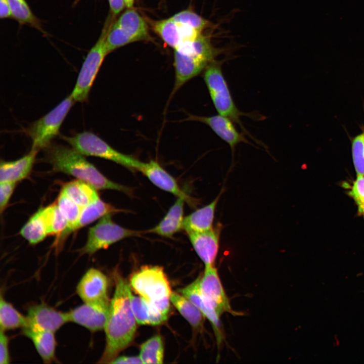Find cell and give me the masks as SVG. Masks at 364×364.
Returning <instances> with one entry per match:
<instances>
[{
  "label": "cell",
  "mask_w": 364,
  "mask_h": 364,
  "mask_svg": "<svg viewBox=\"0 0 364 364\" xmlns=\"http://www.w3.org/2000/svg\"><path fill=\"white\" fill-rule=\"evenodd\" d=\"M115 279V291L104 328L105 347L98 363H111L131 343L136 330L138 323L132 308L130 286L120 276L116 275Z\"/></svg>",
  "instance_id": "6da1fadb"
},
{
  "label": "cell",
  "mask_w": 364,
  "mask_h": 364,
  "mask_svg": "<svg viewBox=\"0 0 364 364\" xmlns=\"http://www.w3.org/2000/svg\"><path fill=\"white\" fill-rule=\"evenodd\" d=\"M44 150L46 158L55 171L72 175L97 190H115L132 195V189L109 179L72 147L52 143Z\"/></svg>",
  "instance_id": "7a4b0ae2"
},
{
  "label": "cell",
  "mask_w": 364,
  "mask_h": 364,
  "mask_svg": "<svg viewBox=\"0 0 364 364\" xmlns=\"http://www.w3.org/2000/svg\"><path fill=\"white\" fill-rule=\"evenodd\" d=\"M221 65L220 62L214 60L204 71V80L211 100L219 114L239 124L243 131L251 136L240 120L241 116L247 114L241 112L236 107L222 73Z\"/></svg>",
  "instance_id": "3957f363"
},
{
  "label": "cell",
  "mask_w": 364,
  "mask_h": 364,
  "mask_svg": "<svg viewBox=\"0 0 364 364\" xmlns=\"http://www.w3.org/2000/svg\"><path fill=\"white\" fill-rule=\"evenodd\" d=\"M61 138L84 156H94L115 162L130 170L138 171L141 161L122 153L90 131H83Z\"/></svg>",
  "instance_id": "277c9868"
},
{
  "label": "cell",
  "mask_w": 364,
  "mask_h": 364,
  "mask_svg": "<svg viewBox=\"0 0 364 364\" xmlns=\"http://www.w3.org/2000/svg\"><path fill=\"white\" fill-rule=\"evenodd\" d=\"M108 20L96 43L87 53L79 72L76 83L70 95L75 102H83L88 97L94 80L103 61L108 53L106 37L111 26Z\"/></svg>",
  "instance_id": "5b68a950"
},
{
  "label": "cell",
  "mask_w": 364,
  "mask_h": 364,
  "mask_svg": "<svg viewBox=\"0 0 364 364\" xmlns=\"http://www.w3.org/2000/svg\"><path fill=\"white\" fill-rule=\"evenodd\" d=\"M75 102L70 95L47 114L32 123L26 129L32 141L31 149L38 151L52 144Z\"/></svg>",
  "instance_id": "8992f818"
},
{
  "label": "cell",
  "mask_w": 364,
  "mask_h": 364,
  "mask_svg": "<svg viewBox=\"0 0 364 364\" xmlns=\"http://www.w3.org/2000/svg\"><path fill=\"white\" fill-rule=\"evenodd\" d=\"M112 214L104 216L88 230L87 240L79 250L81 255H92L124 239L139 237L143 232L125 228L114 222Z\"/></svg>",
  "instance_id": "52a82bcc"
},
{
  "label": "cell",
  "mask_w": 364,
  "mask_h": 364,
  "mask_svg": "<svg viewBox=\"0 0 364 364\" xmlns=\"http://www.w3.org/2000/svg\"><path fill=\"white\" fill-rule=\"evenodd\" d=\"M129 284L135 293L149 301L169 299L172 292L163 268L159 266L142 267L131 275Z\"/></svg>",
  "instance_id": "ba28073f"
},
{
  "label": "cell",
  "mask_w": 364,
  "mask_h": 364,
  "mask_svg": "<svg viewBox=\"0 0 364 364\" xmlns=\"http://www.w3.org/2000/svg\"><path fill=\"white\" fill-rule=\"evenodd\" d=\"M205 266L204 271L200 276L199 287L205 305L215 311L220 317L225 312L233 315H239L232 308L214 265Z\"/></svg>",
  "instance_id": "9c48e42d"
},
{
  "label": "cell",
  "mask_w": 364,
  "mask_h": 364,
  "mask_svg": "<svg viewBox=\"0 0 364 364\" xmlns=\"http://www.w3.org/2000/svg\"><path fill=\"white\" fill-rule=\"evenodd\" d=\"M110 299L84 302L67 312L69 322L80 325L92 332L104 330L108 318Z\"/></svg>",
  "instance_id": "30bf717a"
},
{
  "label": "cell",
  "mask_w": 364,
  "mask_h": 364,
  "mask_svg": "<svg viewBox=\"0 0 364 364\" xmlns=\"http://www.w3.org/2000/svg\"><path fill=\"white\" fill-rule=\"evenodd\" d=\"M26 316L27 324L22 332L50 331L55 333L69 322L67 312L57 310L44 303L30 306Z\"/></svg>",
  "instance_id": "8fae6325"
},
{
  "label": "cell",
  "mask_w": 364,
  "mask_h": 364,
  "mask_svg": "<svg viewBox=\"0 0 364 364\" xmlns=\"http://www.w3.org/2000/svg\"><path fill=\"white\" fill-rule=\"evenodd\" d=\"M138 171L142 173L155 186L162 190L170 193L184 199L191 206H196L198 202L185 192L177 181L160 164L154 160L148 162L141 161Z\"/></svg>",
  "instance_id": "7c38bea8"
},
{
  "label": "cell",
  "mask_w": 364,
  "mask_h": 364,
  "mask_svg": "<svg viewBox=\"0 0 364 364\" xmlns=\"http://www.w3.org/2000/svg\"><path fill=\"white\" fill-rule=\"evenodd\" d=\"M124 211L116 208L100 198L92 202L82 209L79 218L74 224L67 227L61 233L57 236V238L54 242V246L56 248V252L60 251L65 240L72 233L90 224L105 215Z\"/></svg>",
  "instance_id": "4fadbf2b"
},
{
  "label": "cell",
  "mask_w": 364,
  "mask_h": 364,
  "mask_svg": "<svg viewBox=\"0 0 364 364\" xmlns=\"http://www.w3.org/2000/svg\"><path fill=\"white\" fill-rule=\"evenodd\" d=\"M108 279L99 269L92 267L81 277L76 286V293L83 302H94L108 298Z\"/></svg>",
  "instance_id": "5bb4252c"
},
{
  "label": "cell",
  "mask_w": 364,
  "mask_h": 364,
  "mask_svg": "<svg viewBox=\"0 0 364 364\" xmlns=\"http://www.w3.org/2000/svg\"><path fill=\"white\" fill-rule=\"evenodd\" d=\"M221 228L218 223L209 231L188 234L195 251L205 266L214 265L219 250Z\"/></svg>",
  "instance_id": "9a60e30c"
},
{
  "label": "cell",
  "mask_w": 364,
  "mask_h": 364,
  "mask_svg": "<svg viewBox=\"0 0 364 364\" xmlns=\"http://www.w3.org/2000/svg\"><path fill=\"white\" fill-rule=\"evenodd\" d=\"M189 118L208 125L216 134L230 146L233 154L239 144L245 143L250 144L243 134L237 130L233 121L220 114L211 116L190 115Z\"/></svg>",
  "instance_id": "2e32d148"
},
{
  "label": "cell",
  "mask_w": 364,
  "mask_h": 364,
  "mask_svg": "<svg viewBox=\"0 0 364 364\" xmlns=\"http://www.w3.org/2000/svg\"><path fill=\"white\" fill-rule=\"evenodd\" d=\"M175 77L173 94L186 82L199 74L211 63L197 57L181 54L174 51Z\"/></svg>",
  "instance_id": "e0dca14e"
},
{
  "label": "cell",
  "mask_w": 364,
  "mask_h": 364,
  "mask_svg": "<svg viewBox=\"0 0 364 364\" xmlns=\"http://www.w3.org/2000/svg\"><path fill=\"white\" fill-rule=\"evenodd\" d=\"M185 200L177 198L161 220L154 228L146 231L163 237L171 238L183 228Z\"/></svg>",
  "instance_id": "ac0fdd59"
},
{
  "label": "cell",
  "mask_w": 364,
  "mask_h": 364,
  "mask_svg": "<svg viewBox=\"0 0 364 364\" xmlns=\"http://www.w3.org/2000/svg\"><path fill=\"white\" fill-rule=\"evenodd\" d=\"M38 151L31 149L23 157L13 161H1L0 182L17 183L30 174Z\"/></svg>",
  "instance_id": "d6986e66"
},
{
  "label": "cell",
  "mask_w": 364,
  "mask_h": 364,
  "mask_svg": "<svg viewBox=\"0 0 364 364\" xmlns=\"http://www.w3.org/2000/svg\"><path fill=\"white\" fill-rule=\"evenodd\" d=\"M200 278V276H199L191 284L183 288L179 289L178 292L194 303L210 322L219 347L223 338L220 316L215 311L209 308L204 303L199 292Z\"/></svg>",
  "instance_id": "ffe728a7"
},
{
  "label": "cell",
  "mask_w": 364,
  "mask_h": 364,
  "mask_svg": "<svg viewBox=\"0 0 364 364\" xmlns=\"http://www.w3.org/2000/svg\"><path fill=\"white\" fill-rule=\"evenodd\" d=\"M222 191L209 204L199 208L184 218L183 229L187 234L212 229L215 211Z\"/></svg>",
  "instance_id": "44dd1931"
},
{
  "label": "cell",
  "mask_w": 364,
  "mask_h": 364,
  "mask_svg": "<svg viewBox=\"0 0 364 364\" xmlns=\"http://www.w3.org/2000/svg\"><path fill=\"white\" fill-rule=\"evenodd\" d=\"M131 305L138 324L156 326L166 321L168 316L154 303L143 297L132 295Z\"/></svg>",
  "instance_id": "7402d4cb"
},
{
  "label": "cell",
  "mask_w": 364,
  "mask_h": 364,
  "mask_svg": "<svg viewBox=\"0 0 364 364\" xmlns=\"http://www.w3.org/2000/svg\"><path fill=\"white\" fill-rule=\"evenodd\" d=\"M170 300L192 328L198 331L203 328L206 317L194 303L178 292H172Z\"/></svg>",
  "instance_id": "603a6c76"
},
{
  "label": "cell",
  "mask_w": 364,
  "mask_h": 364,
  "mask_svg": "<svg viewBox=\"0 0 364 364\" xmlns=\"http://www.w3.org/2000/svg\"><path fill=\"white\" fill-rule=\"evenodd\" d=\"M22 332L32 341L43 362L51 363L56 360L57 342L54 332L50 331Z\"/></svg>",
  "instance_id": "cb8c5ba5"
},
{
  "label": "cell",
  "mask_w": 364,
  "mask_h": 364,
  "mask_svg": "<svg viewBox=\"0 0 364 364\" xmlns=\"http://www.w3.org/2000/svg\"><path fill=\"white\" fill-rule=\"evenodd\" d=\"M62 190L82 208L100 198L97 190L77 179L65 184Z\"/></svg>",
  "instance_id": "d4e9b609"
},
{
  "label": "cell",
  "mask_w": 364,
  "mask_h": 364,
  "mask_svg": "<svg viewBox=\"0 0 364 364\" xmlns=\"http://www.w3.org/2000/svg\"><path fill=\"white\" fill-rule=\"evenodd\" d=\"M116 23L122 28L134 41L147 39L149 37L147 25L134 10L124 12Z\"/></svg>",
  "instance_id": "484cf974"
},
{
  "label": "cell",
  "mask_w": 364,
  "mask_h": 364,
  "mask_svg": "<svg viewBox=\"0 0 364 364\" xmlns=\"http://www.w3.org/2000/svg\"><path fill=\"white\" fill-rule=\"evenodd\" d=\"M20 234L32 245L40 243L49 236L47 224L40 209L21 228Z\"/></svg>",
  "instance_id": "4316f807"
},
{
  "label": "cell",
  "mask_w": 364,
  "mask_h": 364,
  "mask_svg": "<svg viewBox=\"0 0 364 364\" xmlns=\"http://www.w3.org/2000/svg\"><path fill=\"white\" fill-rule=\"evenodd\" d=\"M12 17L22 25H29L44 35L47 33L43 30L40 20L33 14L26 0H8Z\"/></svg>",
  "instance_id": "83f0119b"
},
{
  "label": "cell",
  "mask_w": 364,
  "mask_h": 364,
  "mask_svg": "<svg viewBox=\"0 0 364 364\" xmlns=\"http://www.w3.org/2000/svg\"><path fill=\"white\" fill-rule=\"evenodd\" d=\"M27 324L26 316L18 311L12 304L1 295L0 330L6 332L19 328H24Z\"/></svg>",
  "instance_id": "f1b7e54d"
},
{
  "label": "cell",
  "mask_w": 364,
  "mask_h": 364,
  "mask_svg": "<svg viewBox=\"0 0 364 364\" xmlns=\"http://www.w3.org/2000/svg\"><path fill=\"white\" fill-rule=\"evenodd\" d=\"M139 356L143 363H162L164 359V345L160 335H156L143 343Z\"/></svg>",
  "instance_id": "f546056e"
},
{
  "label": "cell",
  "mask_w": 364,
  "mask_h": 364,
  "mask_svg": "<svg viewBox=\"0 0 364 364\" xmlns=\"http://www.w3.org/2000/svg\"><path fill=\"white\" fill-rule=\"evenodd\" d=\"M40 209L47 224L49 236H57L67 228L68 222L56 202Z\"/></svg>",
  "instance_id": "4dcf8cb0"
},
{
  "label": "cell",
  "mask_w": 364,
  "mask_h": 364,
  "mask_svg": "<svg viewBox=\"0 0 364 364\" xmlns=\"http://www.w3.org/2000/svg\"><path fill=\"white\" fill-rule=\"evenodd\" d=\"M153 25L154 30L163 40L175 49L180 42V36L177 25L172 19L158 21Z\"/></svg>",
  "instance_id": "1f68e13d"
},
{
  "label": "cell",
  "mask_w": 364,
  "mask_h": 364,
  "mask_svg": "<svg viewBox=\"0 0 364 364\" xmlns=\"http://www.w3.org/2000/svg\"><path fill=\"white\" fill-rule=\"evenodd\" d=\"M56 203L68 222L67 227L74 224L79 218L82 208L61 190Z\"/></svg>",
  "instance_id": "d6a6232c"
},
{
  "label": "cell",
  "mask_w": 364,
  "mask_h": 364,
  "mask_svg": "<svg viewBox=\"0 0 364 364\" xmlns=\"http://www.w3.org/2000/svg\"><path fill=\"white\" fill-rule=\"evenodd\" d=\"M133 39L116 22L110 27L106 37L108 53L131 42Z\"/></svg>",
  "instance_id": "836d02e7"
},
{
  "label": "cell",
  "mask_w": 364,
  "mask_h": 364,
  "mask_svg": "<svg viewBox=\"0 0 364 364\" xmlns=\"http://www.w3.org/2000/svg\"><path fill=\"white\" fill-rule=\"evenodd\" d=\"M176 23L188 24L201 33L202 30L208 25L207 20L191 11L185 10L180 12L171 17Z\"/></svg>",
  "instance_id": "e575fe53"
},
{
  "label": "cell",
  "mask_w": 364,
  "mask_h": 364,
  "mask_svg": "<svg viewBox=\"0 0 364 364\" xmlns=\"http://www.w3.org/2000/svg\"><path fill=\"white\" fill-rule=\"evenodd\" d=\"M352 156L357 176L364 175V134L362 132L351 141Z\"/></svg>",
  "instance_id": "d590c367"
},
{
  "label": "cell",
  "mask_w": 364,
  "mask_h": 364,
  "mask_svg": "<svg viewBox=\"0 0 364 364\" xmlns=\"http://www.w3.org/2000/svg\"><path fill=\"white\" fill-rule=\"evenodd\" d=\"M348 195L354 200L358 214L364 217V175L357 176Z\"/></svg>",
  "instance_id": "8d00e7d4"
},
{
  "label": "cell",
  "mask_w": 364,
  "mask_h": 364,
  "mask_svg": "<svg viewBox=\"0 0 364 364\" xmlns=\"http://www.w3.org/2000/svg\"><path fill=\"white\" fill-rule=\"evenodd\" d=\"M16 184L14 182L0 183V212L1 214L8 206Z\"/></svg>",
  "instance_id": "74e56055"
},
{
  "label": "cell",
  "mask_w": 364,
  "mask_h": 364,
  "mask_svg": "<svg viewBox=\"0 0 364 364\" xmlns=\"http://www.w3.org/2000/svg\"><path fill=\"white\" fill-rule=\"evenodd\" d=\"M9 338L5 332L0 330V363H10V356L9 350Z\"/></svg>",
  "instance_id": "f35d334b"
},
{
  "label": "cell",
  "mask_w": 364,
  "mask_h": 364,
  "mask_svg": "<svg viewBox=\"0 0 364 364\" xmlns=\"http://www.w3.org/2000/svg\"><path fill=\"white\" fill-rule=\"evenodd\" d=\"M111 363H143L139 356H121L116 357Z\"/></svg>",
  "instance_id": "ab89813d"
},
{
  "label": "cell",
  "mask_w": 364,
  "mask_h": 364,
  "mask_svg": "<svg viewBox=\"0 0 364 364\" xmlns=\"http://www.w3.org/2000/svg\"><path fill=\"white\" fill-rule=\"evenodd\" d=\"M0 17L2 19L12 17L11 10L8 0H0Z\"/></svg>",
  "instance_id": "60d3db41"
},
{
  "label": "cell",
  "mask_w": 364,
  "mask_h": 364,
  "mask_svg": "<svg viewBox=\"0 0 364 364\" xmlns=\"http://www.w3.org/2000/svg\"><path fill=\"white\" fill-rule=\"evenodd\" d=\"M112 13L117 15L120 12L125 6L123 0H108Z\"/></svg>",
  "instance_id": "b9f144b4"
},
{
  "label": "cell",
  "mask_w": 364,
  "mask_h": 364,
  "mask_svg": "<svg viewBox=\"0 0 364 364\" xmlns=\"http://www.w3.org/2000/svg\"><path fill=\"white\" fill-rule=\"evenodd\" d=\"M125 6L128 8L132 7L134 0H123Z\"/></svg>",
  "instance_id": "7bdbcfd3"
},
{
  "label": "cell",
  "mask_w": 364,
  "mask_h": 364,
  "mask_svg": "<svg viewBox=\"0 0 364 364\" xmlns=\"http://www.w3.org/2000/svg\"><path fill=\"white\" fill-rule=\"evenodd\" d=\"M362 130H363V134H364V126H363Z\"/></svg>",
  "instance_id": "ee69618b"
}]
</instances>
